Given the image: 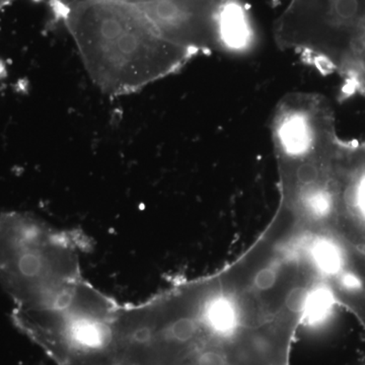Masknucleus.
<instances>
[{"instance_id": "f257e3e1", "label": "nucleus", "mask_w": 365, "mask_h": 365, "mask_svg": "<svg viewBox=\"0 0 365 365\" xmlns=\"http://www.w3.org/2000/svg\"><path fill=\"white\" fill-rule=\"evenodd\" d=\"M57 16L91 81L110 97L143 90L197 56L163 38L143 14L118 0H86Z\"/></svg>"}, {"instance_id": "f03ea898", "label": "nucleus", "mask_w": 365, "mask_h": 365, "mask_svg": "<svg viewBox=\"0 0 365 365\" xmlns=\"http://www.w3.org/2000/svg\"><path fill=\"white\" fill-rule=\"evenodd\" d=\"M90 245L79 230L50 227L30 213H0V284L13 312L64 309L86 282L81 258Z\"/></svg>"}, {"instance_id": "7ed1b4c3", "label": "nucleus", "mask_w": 365, "mask_h": 365, "mask_svg": "<svg viewBox=\"0 0 365 365\" xmlns=\"http://www.w3.org/2000/svg\"><path fill=\"white\" fill-rule=\"evenodd\" d=\"M274 38L280 49L354 83L365 56V0H290Z\"/></svg>"}, {"instance_id": "20e7f679", "label": "nucleus", "mask_w": 365, "mask_h": 365, "mask_svg": "<svg viewBox=\"0 0 365 365\" xmlns=\"http://www.w3.org/2000/svg\"><path fill=\"white\" fill-rule=\"evenodd\" d=\"M137 9L165 39L197 55H241L256 31L244 0H118Z\"/></svg>"}, {"instance_id": "39448f33", "label": "nucleus", "mask_w": 365, "mask_h": 365, "mask_svg": "<svg viewBox=\"0 0 365 365\" xmlns=\"http://www.w3.org/2000/svg\"><path fill=\"white\" fill-rule=\"evenodd\" d=\"M13 1V0H0V9H2V7H4L6 6V4H9V2Z\"/></svg>"}, {"instance_id": "423d86ee", "label": "nucleus", "mask_w": 365, "mask_h": 365, "mask_svg": "<svg viewBox=\"0 0 365 365\" xmlns=\"http://www.w3.org/2000/svg\"><path fill=\"white\" fill-rule=\"evenodd\" d=\"M362 145H364V153H365V143H362Z\"/></svg>"}, {"instance_id": "0eeeda50", "label": "nucleus", "mask_w": 365, "mask_h": 365, "mask_svg": "<svg viewBox=\"0 0 365 365\" xmlns=\"http://www.w3.org/2000/svg\"><path fill=\"white\" fill-rule=\"evenodd\" d=\"M48 1H49V0H48Z\"/></svg>"}]
</instances>
